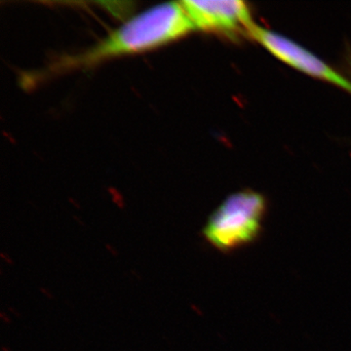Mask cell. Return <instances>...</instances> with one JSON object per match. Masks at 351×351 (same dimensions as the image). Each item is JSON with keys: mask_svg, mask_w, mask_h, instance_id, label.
<instances>
[{"mask_svg": "<svg viewBox=\"0 0 351 351\" xmlns=\"http://www.w3.org/2000/svg\"><path fill=\"white\" fill-rule=\"evenodd\" d=\"M195 29L181 2H168L138 14L82 53L62 60L53 71L82 68L125 55L154 49Z\"/></svg>", "mask_w": 351, "mask_h": 351, "instance_id": "6da1fadb", "label": "cell"}, {"mask_svg": "<svg viewBox=\"0 0 351 351\" xmlns=\"http://www.w3.org/2000/svg\"><path fill=\"white\" fill-rule=\"evenodd\" d=\"M265 208V197L255 191L228 196L208 221L205 237L221 251L250 243L260 234Z\"/></svg>", "mask_w": 351, "mask_h": 351, "instance_id": "7a4b0ae2", "label": "cell"}, {"mask_svg": "<svg viewBox=\"0 0 351 351\" xmlns=\"http://www.w3.org/2000/svg\"><path fill=\"white\" fill-rule=\"evenodd\" d=\"M247 38L257 41L272 56L280 60L291 68L302 71L317 80L330 83L351 94V82L332 69L329 64L282 34H277L256 24L250 25Z\"/></svg>", "mask_w": 351, "mask_h": 351, "instance_id": "3957f363", "label": "cell"}, {"mask_svg": "<svg viewBox=\"0 0 351 351\" xmlns=\"http://www.w3.org/2000/svg\"><path fill=\"white\" fill-rule=\"evenodd\" d=\"M181 3L195 29L235 38L247 36V32L254 23L248 4L240 0H186Z\"/></svg>", "mask_w": 351, "mask_h": 351, "instance_id": "277c9868", "label": "cell"}]
</instances>
